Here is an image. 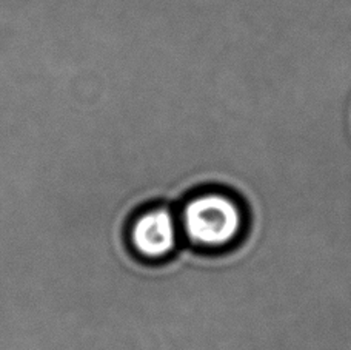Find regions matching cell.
I'll return each instance as SVG.
<instances>
[{
  "label": "cell",
  "mask_w": 351,
  "mask_h": 350,
  "mask_svg": "<svg viewBox=\"0 0 351 350\" xmlns=\"http://www.w3.org/2000/svg\"><path fill=\"white\" fill-rule=\"evenodd\" d=\"M133 242L136 248L145 256H164L176 242V227L170 213L164 210L148 213L133 229Z\"/></svg>",
  "instance_id": "7a4b0ae2"
},
{
  "label": "cell",
  "mask_w": 351,
  "mask_h": 350,
  "mask_svg": "<svg viewBox=\"0 0 351 350\" xmlns=\"http://www.w3.org/2000/svg\"><path fill=\"white\" fill-rule=\"evenodd\" d=\"M184 222L193 241L217 247L234 240L242 226V216L233 201L210 195L188 205Z\"/></svg>",
  "instance_id": "6da1fadb"
}]
</instances>
